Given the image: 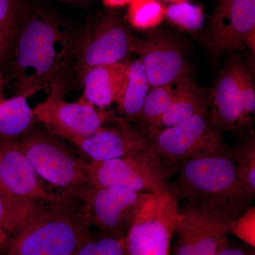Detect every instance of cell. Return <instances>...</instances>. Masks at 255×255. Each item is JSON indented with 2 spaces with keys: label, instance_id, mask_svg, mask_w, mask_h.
Returning <instances> with one entry per match:
<instances>
[{
  "label": "cell",
  "instance_id": "8",
  "mask_svg": "<svg viewBox=\"0 0 255 255\" xmlns=\"http://www.w3.org/2000/svg\"><path fill=\"white\" fill-rule=\"evenodd\" d=\"M150 194L121 187L89 185L79 196V214L89 226L117 238H125Z\"/></svg>",
  "mask_w": 255,
  "mask_h": 255
},
{
  "label": "cell",
  "instance_id": "22",
  "mask_svg": "<svg viewBox=\"0 0 255 255\" xmlns=\"http://www.w3.org/2000/svg\"><path fill=\"white\" fill-rule=\"evenodd\" d=\"M22 4L21 0H0V65L9 60Z\"/></svg>",
  "mask_w": 255,
  "mask_h": 255
},
{
  "label": "cell",
  "instance_id": "31",
  "mask_svg": "<svg viewBox=\"0 0 255 255\" xmlns=\"http://www.w3.org/2000/svg\"><path fill=\"white\" fill-rule=\"evenodd\" d=\"M132 0H102V3L109 8L123 7L129 5Z\"/></svg>",
  "mask_w": 255,
  "mask_h": 255
},
{
  "label": "cell",
  "instance_id": "18",
  "mask_svg": "<svg viewBox=\"0 0 255 255\" xmlns=\"http://www.w3.org/2000/svg\"><path fill=\"white\" fill-rule=\"evenodd\" d=\"M208 109L209 102L206 96L191 78L176 84L173 97L148 138L195 114L208 113Z\"/></svg>",
  "mask_w": 255,
  "mask_h": 255
},
{
  "label": "cell",
  "instance_id": "17",
  "mask_svg": "<svg viewBox=\"0 0 255 255\" xmlns=\"http://www.w3.org/2000/svg\"><path fill=\"white\" fill-rule=\"evenodd\" d=\"M129 60L99 65L87 70L81 79V98L99 109L105 110L117 103L127 81Z\"/></svg>",
  "mask_w": 255,
  "mask_h": 255
},
{
  "label": "cell",
  "instance_id": "19",
  "mask_svg": "<svg viewBox=\"0 0 255 255\" xmlns=\"http://www.w3.org/2000/svg\"><path fill=\"white\" fill-rule=\"evenodd\" d=\"M150 87L141 60H129L127 81L117 103L122 117L130 122H137Z\"/></svg>",
  "mask_w": 255,
  "mask_h": 255
},
{
  "label": "cell",
  "instance_id": "28",
  "mask_svg": "<svg viewBox=\"0 0 255 255\" xmlns=\"http://www.w3.org/2000/svg\"><path fill=\"white\" fill-rule=\"evenodd\" d=\"M240 88L243 118L246 128H248L251 127L252 119L255 115V90L253 76L243 63L240 70Z\"/></svg>",
  "mask_w": 255,
  "mask_h": 255
},
{
  "label": "cell",
  "instance_id": "15",
  "mask_svg": "<svg viewBox=\"0 0 255 255\" xmlns=\"http://www.w3.org/2000/svg\"><path fill=\"white\" fill-rule=\"evenodd\" d=\"M133 53L140 55L151 87L177 84L191 78L182 50L168 35L157 32L143 40L137 38Z\"/></svg>",
  "mask_w": 255,
  "mask_h": 255
},
{
  "label": "cell",
  "instance_id": "3",
  "mask_svg": "<svg viewBox=\"0 0 255 255\" xmlns=\"http://www.w3.org/2000/svg\"><path fill=\"white\" fill-rule=\"evenodd\" d=\"M250 204L229 199H187L179 209L173 255H217L230 245L231 223Z\"/></svg>",
  "mask_w": 255,
  "mask_h": 255
},
{
  "label": "cell",
  "instance_id": "9",
  "mask_svg": "<svg viewBox=\"0 0 255 255\" xmlns=\"http://www.w3.org/2000/svg\"><path fill=\"white\" fill-rule=\"evenodd\" d=\"M89 185L121 187L142 192H157L169 185L173 169L164 165L158 156H128L102 162H87Z\"/></svg>",
  "mask_w": 255,
  "mask_h": 255
},
{
  "label": "cell",
  "instance_id": "33",
  "mask_svg": "<svg viewBox=\"0 0 255 255\" xmlns=\"http://www.w3.org/2000/svg\"><path fill=\"white\" fill-rule=\"evenodd\" d=\"M61 1L70 3H83L86 2L87 1H90V0H61Z\"/></svg>",
  "mask_w": 255,
  "mask_h": 255
},
{
  "label": "cell",
  "instance_id": "10",
  "mask_svg": "<svg viewBox=\"0 0 255 255\" xmlns=\"http://www.w3.org/2000/svg\"><path fill=\"white\" fill-rule=\"evenodd\" d=\"M136 37L115 15H107L85 31L79 33L74 70L77 79L99 65H110L127 60L133 52Z\"/></svg>",
  "mask_w": 255,
  "mask_h": 255
},
{
  "label": "cell",
  "instance_id": "25",
  "mask_svg": "<svg viewBox=\"0 0 255 255\" xmlns=\"http://www.w3.org/2000/svg\"><path fill=\"white\" fill-rule=\"evenodd\" d=\"M165 18L174 26L187 31H196L205 23L202 6L184 1L165 7Z\"/></svg>",
  "mask_w": 255,
  "mask_h": 255
},
{
  "label": "cell",
  "instance_id": "1",
  "mask_svg": "<svg viewBox=\"0 0 255 255\" xmlns=\"http://www.w3.org/2000/svg\"><path fill=\"white\" fill-rule=\"evenodd\" d=\"M79 33L67 28L53 11L23 2L7 63L15 95L48 92L73 62Z\"/></svg>",
  "mask_w": 255,
  "mask_h": 255
},
{
  "label": "cell",
  "instance_id": "24",
  "mask_svg": "<svg viewBox=\"0 0 255 255\" xmlns=\"http://www.w3.org/2000/svg\"><path fill=\"white\" fill-rule=\"evenodd\" d=\"M33 206L13 199L0 190V248L5 246Z\"/></svg>",
  "mask_w": 255,
  "mask_h": 255
},
{
  "label": "cell",
  "instance_id": "34",
  "mask_svg": "<svg viewBox=\"0 0 255 255\" xmlns=\"http://www.w3.org/2000/svg\"><path fill=\"white\" fill-rule=\"evenodd\" d=\"M166 2H170L172 4H174V3L180 2V1H189V0H164Z\"/></svg>",
  "mask_w": 255,
  "mask_h": 255
},
{
  "label": "cell",
  "instance_id": "11",
  "mask_svg": "<svg viewBox=\"0 0 255 255\" xmlns=\"http://www.w3.org/2000/svg\"><path fill=\"white\" fill-rule=\"evenodd\" d=\"M151 147L159 158L184 162L202 156L227 154L231 148L208 120V113H199L150 138Z\"/></svg>",
  "mask_w": 255,
  "mask_h": 255
},
{
  "label": "cell",
  "instance_id": "13",
  "mask_svg": "<svg viewBox=\"0 0 255 255\" xmlns=\"http://www.w3.org/2000/svg\"><path fill=\"white\" fill-rule=\"evenodd\" d=\"M72 144L89 162L155 155L151 147L150 139L123 117H115L111 125L105 124L95 133Z\"/></svg>",
  "mask_w": 255,
  "mask_h": 255
},
{
  "label": "cell",
  "instance_id": "4",
  "mask_svg": "<svg viewBox=\"0 0 255 255\" xmlns=\"http://www.w3.org/2000/svg\"><path fill=\"white\" fill-rule=\"evenodd\" d=\"M16 142L38 176L53 190L78 199L88 187L87 161L46 130L31 129Z\"/></svg>",
  "mask_w": 255,
  "mask_h": 255
},
{
  "label": "cell",
  "instance_id": "32",
  "mask_svg": "<svg viewBox=\"0 0 255 255\" xmlns=\"http://www.w3.org/2000/svg\"><path fill=\"white\" fill-rule=\"evenodd\" d=\"M4 78H2L1 74H0V103L4 100V97H3L2 95V87L3 85H4Z\"/></svg>",
  "mask_w": 255,
  "mask_h": 255
},
{
  "label": "cell",
  "instance_id": "27",
  "mask_svg": "<svg viewBox=\"0 0 255 255\" xmlns=\"http://www.w3.org/2000/svg\"><path fill=\"white\" fill-rule=\"evenodd\" d=\"M71 255H129L126 237L117 238L101 233L92 234Z\"/></svg>",
  "mask_w": 255,
  "mask_h": 255
},
{
  "label": "cell",
  "instance_id": "29",
  "mask_svg": "<svg viewBox=\"0 0 255 255\" xmlns=\"http://www.w3.org/2000/svg\"><path fill=\"white\" fill-rule=\"evenodd\" d=\"M255 207L248 209L231 223L230 232L255 248Z\"/></svg>",
  "mask_w": 255,
  "mask_h": 255
},
{
  "label": "cell",
  "instance_id": "12",
  "mask_svg": "<svg viewBox=\"0 0 255 255\" xmlns=\"http://www.w3.org/2000/svg\"><path fill=\"white\" fill-rule=\"evenodd\" d=\"M43 182L16 140L0 143V190L26 204H75L76 199L53 190Z\"/></svg>",
  "mask_w": 255,
  "mask_h": 255
},
{
  "label": "cell",
  "instance_id": "26",
  "mask_svg": "<svg viewBox=\"0 0 255 255\" xmlns=\"http://www.w3.org/2000/svg\"><path fill=\"white\" fill-rule=\"evenodd\" d=\"M231 156L248 191L255 195V141L251 136L231 148Z\"/></svg>",
  "mask_w": 255,
  "mask_h": 255
},
{
  "label": "cell",
  "instance_id": "7",
  "mask_svg": "<svg viewBox=\"0 0 255 255\" xmlns=\"http://www.w3.org/2000/svg\"><path fill=\"white\" fill-rule=\"evenodd\" d=\"M65 85L63 80L55 82L46 100L33 109L36 121L52 135L72 143L95 133L114 118L112 112L97 108L81 97L75 102L64 100Z\"/></svg>",
  "mask_w": 255,
  "mask_h": 255
},
{
  "label": "cell",
  "instance_id": "16",
  "mask_svg": "<svg viewBox=\"0 0 255 255\" xmlns=\"http://www.w3.org/2000/svg\"><path fill=\"white\" fill-rule=\"evenodd\" d=\"M241 64L237 57L228 59L213 91L208 120L220 132H236L246 128L240 88Z\"/></svg>",
  "mask_w": 255,
  "mask_h": 255
},
{
  "label": "cell",
  "instance_id": "6",
  "mask_svg": "<svg viewBox=\"0 0 255 255\" xmlns=\"http://www.w3.org/2000/svg\"><path fill=\"white\" fill-rule=\"evenodd\" d=\"M179 200L170 185L149 195L126 236L129 255H170Z\"/></svg>",
  "mask_w": 255,
  "mask_h": 255
},
{
  "label": "cell",
  "instance_id": "5",
  "mask_svg": "<svg viewBox=\"0 0 255 255\" xmlns=\"http://www.w3.org/2000/svg\"><path fill=\"white\" fill-rule=\"evenodd\" d=\"M179 181L172 186L180 199H217L251 203L231 155L202 156L182 162Z\"/></svg>",
  "mask_w": 255,
  "mask_h": 255
},
{
  "label": "cell",
  "instance_id": "30",
  "mask_svg": "<svg viewBox=\"0 0 255 255\" xmlns=\"http://www.w3.org/2000/svg\"><path fill=\"white\" fill-rule=\"evenodd\" d=\"M216 255H255V252L246 251L242 248H233L229 245L221 250Z\"/></svg>",
  "mask_w": 255,
  "mask_h": 255
},
{
  "label": "cell",
  "instance_id": "14",
  "mask_svg": "<svg viewBox=\"0 0 255 255\" xmlns=\"http://www.w3.org/2000/svg\"><path fill=\"white\" fill-rule=\"evenodd\" d=\"M255 31V0H218L205 39L214 55L241 50Z\"/></svg>",
  "mask_w": 255,
  "mask_h": 255
},
{
  "label": "cell",
  "instance_id": "23",
  "mask_svg": "<svg viewBox=\"0 0 255 255\" xmlns=\"http://www.w3.org/2000/svg\"><path fill=\"white\" fill-rule=\"evenodd\" d=\"M128 6L124 18L137 29L157 27L165 18V7L159 0H132Z\"/></svg>",
  "mask_w": 255,
  "mask_h": 255
},
{
  "label": "cell",
  "instance_id": "2",
  "mask_svg": "<svg viewBox=\"0 0 255 255\" xmlns=\"http://www.w3.org/2000/svg\"><path fill=\"white\" fill-rule=\"evenodd\" d=\"M78 209L35 204L6 242V255H71L92 234Z\"/></svg>",
  "mask_w": 255,
  "mask_h": 255
},
{
  "label": "cell",
  "instance_id": "21",
  "mask_svg": "<svg viewBox=\"0 0 255 255\" xmlns=\"http://www.w3.org/2000/svg\"><path fill=\"white\" fill-rule=\"evenodd\" d=\"M176 84L151 87L137 122L141 123V131L148 137L161 116L170 103L175 91Z\"/></svg>",
  "mask_w": 255,
  "mask_h": 255
},
{
  "label": "cell",
  "instance_id": "20",
  "mask_svg": "<svg viewBox=\"0 0 255 255\" xmlns=\"http://www.w3.org/2000/svg\"><path fill=\"white\" fill-rule=\"evenodd\" d=\"M28 97L14 95L0 103V137L16 140L26 135L36 121Z\"/></svg>",
  "mask_w": 255,
  "mask_h": 255
}]
</instances>
